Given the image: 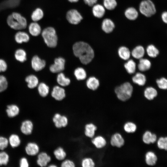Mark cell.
Returning a JSON list of instances; mask_svg holds the SVG:
<instances>
[{"mask_svg":"<svg viewBox=\"0 0 167 167\" xmlns=\"http://www.w3.org/2000/svg\"><path fill=\"white\" fill-rule=\"evenodd\" d=\"M115 28L113 22L110 19L106 18L102 21L101 28L105 32L109 33L113 31Z\"/></svg>","mask_w":167,"mask_h":167,"instance_id":"12","label":"cell"},{"mask_svg":"<svg viewBox=\"0 0 167 167\" xmlns=\"http://www.w3.org/2000/svg\"><path fill=\"white\" fill-rule=\"evenodd\" d=\"M65 62V60L62 57L56 58L54 61V63L50 67V71L53 73L62 71L64 69Z\"/></svg>","mask_w":167,"mask_h":167,"instance_id":"7","label":"cell"},{"mask_svg":"<svg viewBox=\"0 0 167 167\" xmlns=\"http://www.w3.org/2000/svg\"><path fill=\"white\" fill-rule=\"evenodd\" d=\"M161 19L166 24L167 23V13L166 11L164 12L161 15Z\"/></svg>","mask_w":167,"mask_h":167,"instance_id":"53","label":"cell"},{"mask_svg":"<svg viewBox=\"0 0 167 167\" xmlns=\"http://www.w3.org/2000/svg\"><path fill=\"white\" fill-rule=\"evenodd\" d=\"M68 1L71 2H78L79 0H68Z\"/></svg>","mask_w":167,"mask_h":167,"instance_id":"54","label":"cell"},{"mask_svg":"<svg viewBox=\"0 0 167 167\" xmlns=\"http://www.w3.org/2000/svg\"><path fill=\"white\" fill-rule=\"evenodd\" d=\"M145 97L149 100H153L157 95L156 90L152 87L147 88L144 90V92Z\"/></svg>","mask_w":167,"mask_h":167,"instance_id":"25","label":"cell"},{"mask_svg":"<svg viewBox=\"0 0 167 167\" xmlns=\"http://www.w3.org/2000/svg\"><path fill=\"white\" fill-rule=\"evenodd\" d=\"M54 154L56 159L59 160H63L66 156V152L61 147L56 149L54 152Z\"/></svg>","mask_w":167,"mask_h":167,"instance_id":"41","label":"cell"},{"mask_svg":"<svg viewBox=\"0 0 167 167\" xmlns=\"http://www.w3.org/2000/svg\"><path fill=\"white\" fill-rule=\"evenodd\" d=\"M44 16L43 11L40 8L36 9L32 13L31 17L34 22H36L41 20Z\"/></svg>","mask_w":167,"mask_h":167,"instance_id":"36","label":"cell"},{"mask_svg":"<svg viewBox=\"0 0 167 167\" xmlns=\"http://www.w3.org/2000/svg\"><path fill=\"white\" fill-rule=\"evenodd\" d=\"M9 156L5 152H0V165H6L9 162Z\"/></svg>","mask_w":167,"mask_h":167,"instance_id":"44","label":"cell"},{"mask_svg":"<svg viewBox=\"0 0 167 167\" xmlns=\"http://www.w3.org/2000/svg\"><path fill=\"white\" fill-rule=\"evenodd\" d=\"M157 145L158 147L160 149L167 150V138L165 137H161L157 140Z\"/></svg>","mask_w":167,"mask_h":167,"instance_id":"43","label":"cell"},{"mask_svg":"<svg viewBox=\"0 0 167 167\" xmlns=\"http://www.w3.org/2000/svg\"><path fill=\"white\" fill-rule=\"evenodd\" d=\"M49 167H56V166L55 165H50L49 166Z\"/></svg>","mask_w":167,"mask_h":167,"instance_id":"55","label":"cell"},{"mask_svg":"<svg viewBox=\"0 0 167 167\" xmlns=\"http://www.w3.org/2000/svg\"><path fill=\"white\" fill-rule=\"evenodd\" d=\"M85 3L89 6L94 5L97 2V0H84Z\"/></svg>","mask_w":167,"mask_h":167,"instance_id":"52","label":"cell"},{"mask_svg":"<svg viewBox=\"0 0 167 167\" xmlns=\"http://www.w3.org/2000/svg\"><path fill=\"white\" fill-rule=\"evenodd\" d=\"M133 82L139 86H143L146 79L145 75L140 73H137L132 78Z\"/></svg>","mask_w":167,"mask_h":167,"instance_id":"24","label":"cell"},{"mask_svg":"<svg viewBox=\"0 0 167 167\" xmlns=\"http://www.w3.org/2000/svg\"><path fill=\"white\" fill-rule=\"evenodd\" d=\"M146 51L150 57L153 58L157 57L159 52L158 49L153 45H150L148 46Z\"/></svg>","mask_w":167,"mask_h":167,"instance_id":"37","label":"cell"},{"mask_svg":"<svg viewBox=\"0 0 167 167\" xmlns=\"http://www.w3.org/2000/svg\"><path fill=\"white\" fill-rule=\"evenodd\" d=\"M139 10L142 14L147 17L152 16L156 12L155 5L151 0L142 1L140 4Z\"/></svg>","mask_w":167,"mask_h":167,"instance_id":"5","label":"cell"},{"mask_svg":"<svg viewBox=\"0 0 167 167\" xmlns=\"http://www.w3.org/2000/svg\"><path fill=\"white\" fill-rule=\"evenodd\" d=\"M86 85L89 88L92 90L96 89L99 85V82L96 78L91 77L89 78L86 82Z\"/></svg>","mask_w":167,"mask_h":167,"instance_id":"30","label":"cell"},{"mask_svg":"<svg viewBox=\"0 0 167 167\" xmlns=\"http://www.w3.org/2000/svg\"><path fill=\"white\" fill-rule=\"evenodd\" d=\"M92 142L97 148H101L105 147L106 144L105 139L102 136H98L94 138Z\"/></svg>","mask_w":167,"mask_h":167,"instance_id":"29","label":"cell"},{"mask_svg":"<svg viewBox=\"0 0 167 167\" xmlns=\"http://www.w3.org/2000/svg\"><path fill=\"white\" fill-rule=\"evenodd\" d=\"M7 24L11 28L16 30H21L25 28L27 24L25 17L20 13L16 12L9 15L7 19Z\"/></svg>","mask_w":167,"mask_h":167,"instance_id":"2","label":"cell"},{"mask_svg":"<svg viewBox=\"0 0 167 167\" xmlns=\"http://www.w3.org/2000/svg\"><path fill=\"white\" fill-rule=\"evenodd\" d=\"M32 68L36 71H39L43 69L45 66V60L41 59L38 56L35 55L32 58L31 61Z\"/></svg>","mask_w":167,"mask_h":167,"instance_id":"8","label":"cell"},{"mask_svg":"<svg viewBox=\"0 0 167 167\" xmlns=\"http://www.w3.org/2000/svg\"><path fill=\"white\" fill-rule=\"evenodd\" d=\"M15 41L18 43L27 42L29 40V35L26 32L23 31H19L17 32L15 36Z\"/></svg>","mask_w":167,"mask_h":167,"instance_id":"19","label":"cell"},{"mask_svg":"<svg viewBox=\"0 0 167 167\" xmlns=\"http://www.w3.org/2000/svg\"><path fill=\"white\" fill-rule=\"evenodd\" d=\"M42 36L47 45L49 47H55L57 44L58 37L55 29L53 27H47L42 31Z\"/></svg>","mask_w":167,"mask_h":167,"instance_id":"4","label":"cell"},{"mask_svg":"<svg viewBox=\"0 0 167 167\" xmlns=\"http://www.w3.org/2000/svg\"><path fill=\"white\" fill-rule=\"evenodd\" d=\"M7 68L6 62L2 59H0V72L5 71Z\"/></svg>","mask_w":167,"mask_h":167,"instance_id":"50","label":"cell"},{"mask_svg":"<svg viewBox=\"0 0 167 167\" xmlns=\"http://www.w3.org/2000/svg\"><path fill=\"white\" fill-rule=\"evenodd\" d=\"M15 59L20 62H23L26 60V52L22 49L17 50L15 53Z\"/></svg>","mask_w":167,"mask_h":167,"instance_id":"34","label":"cell"},{"mask_svg":"<svg viewBox=\"0 0 167 167\" xmlns=\"http://www.w3.org/2000/svg\"><path fill=\"white\" fill-rule=\"evenodd\" d=\"M156 83L159 88L162 89H166L167 88V80L164 77L157 79Z\"/></svg>","mask_w":167,"mask_h":167,"instance_id":"45","label":"cell"},{"mask_svg":"<svg viewBox=\"0 0 167 167\" xmlns=\"http://www.w3.org/2000/svg\"><path fill=\"white\" fill-rule=\"evenodd\" d=\"M157 136L149 131H145L142 137L143 142L145 144H149L155 143L157 140Z\"/></svg>","mask_w":167,"mask_h":167,"instance_id":"13","label":"cell"},{"mask_svg":"<svg viewBox=\"0 0 167 167\" xmlns=\"http://www.w3.org/2000/svg\"><path fill=\"white\" fill-rule=\"evenodd\" d=\"M81 164L83 167H93L95 165L93 160L89 158H86L83 159Z\"/></svg>","mask_w":167,"mask_h":167,"instance_id":"47","label":"cell"},{"mask_svg":"<svg viewBox=\"0 0 167 167\" xmlns=\"http://www.w3.org/2000/svg\"><path fill=\"white\" fill-rule=\"evenodd\" d=\"M33 129V124L30 120H26L23 122L22 123L20 129L22 132L25 135L30 134Z\"/></svg>","mask_w":167,"mask_h":167,"instance_id":"14","label":"cell"},{"mask_svg":"<svg viewBox=\"0 0 167 167\" xmlns=\"http://www.w3.org/2000/svg\"><path fill=\"white\" fill-rule=\"evenodd\" d=\"M151 65V62L149 60L141 58L140 59L138 68L140 71H144L148 70L150 68Z\"/></svg>","mask_w":167,"mask_h":167,"instance_id":"26","label":"cell"},{"mask_svg":"<svg viewBox=\"0 0 167 167\" xmlns=\"http://www.w3.org/2000/svg\"><path fill=\"white\" fill-rule=\"evenodd\" d=\"M123 128L126 132L128 133H133L136 131L137 126L135 123L131 122H128L125 124Z\"/></svg>","mask_w":167,"mask_h":167,"instance_id":"40","label":"cell"},{"mask_svg":"<svg viewBox=\"0 0 167 167\" xmlns=\"http://www.w3.org/2000/svg\"><path fill=\"white\" fill-rule=\"evenodd\" d=\"M157 157L153 152L149 151L145 155V161L146 164L149 166L155 165L157 161Z\"/></svg>","mask_w":167,"mask_h":167,"instance_id":"17","label":"cell"},{"mask_svg":"<svg viewBox=\"0 0 167 167\" xmlns=\"http://www.w3.org/2000/svg\"><path fill=\"white\" fill-rule=\"evenodd\" d=\"M133 91L131 84L129 82H126L116 87L115 92L118 98L120 100L125 101L131 97Z\"/></svg>","mask_w":167,"mask_h":167,"instance_id":"3","label":"cell"},{"mask_svg":"<svg viewBox=\"0 0 167 167\" xmlns=\"http://www.w3.org/2000/svg\"><path fill=\"white\" fill-rule=\"evenodd\" d=\"M74 74L78 80H84L86 78L87 76L85 70L81 67L76 68L74 71Z\"/></svg>","mask_w":167,"mask_h":167,"instance_id":"39","label":"cell"},{"mask_svg":"<svg viewBox=\"0 0 167 167\" xmlns=\"http://www.w3.org/2000/svg\"><path fill=\"white\" fill-rule=\"evenodd\" d=\"M25 150L28 155L33 156L38 153L39 148L38 146L36 143L31 142L27 144Z\"/></svg>","mask_w":167,"mask_h":167,"instance_id":"15","label":"cell"},{"mask_svg":"<svg viewBox=\"0 0 167 167\" xmlns=\"http://www.w3.org/2000/svg\"><path fill=\"white\" fill-rule=\"evenodd\" d=\"M118 53L119 57L124 60H128L130 57V51L128 48L125 46L120 47L118 49Z\"/></svg>","mask_w":167,"mask_h":167,"instance_id":"28","label":"cell"},{"mask_svg":"<svg viewBox=\"0 0 167 167\" xmlns=\"http://www.w3.org/2000/svg\"><path fill=\"white\" fill-rule=\"evenodd\" d=\"M74 55L78 58L83 64H87L90 62L93 58L94 53L91 46L83 41L75 43L73 47Z\"/></svg>","mask_w":167,"mask_h":167,"instance_id":"1","label":"cell"},{"mask_svg":"<svg viewBox=\"0 0 167 167\" xmlns=\"http://www.w3.org/2000/svg\"><path fill=\"white\" fill-rule=\"evenodd\" d=\"M9 143L8 140L5 137L0 136V150H3L8 146Z\"/></svg>","mask_w":167,"mask_h":167,"instance_id":"48","label":"cell"},{"mask_svg":"<svg viewBox=\"0 0 167 167\" xmlns=\"http://www.w3.org/2000/svg\"><path fill=\"white\" fill-rule=\"evenodd\" d=\"M97 127L92 123L87 124L85 126V135L89 137L92 138L95 135Z\"/></svg>","mask_w":167,"mask_h":167,"instance_id":"31","label":"cell"},{"mask_svg":"<svg viewBox=\"0 0 167 167\" xmlns=\"http://www.w3.org/2000/svg\"><path fill=\"white\" fill-rule=\"evenodd\" d=\"M103 5L106 9L111 10L114 9L117 6L116 0H104Z\"/></svg>","mask_w":167,"mask_h":167,"instance_id":"42","label":"cell"},{"mask_svg":"<svg viewBox=\"0 0 167 167\" xmlns=\"http://www.w3.org/2000/svg\"><path fill=\"white\" fill-rule=\"evenodd\" d=\"M28 30L32 35L37 36L40 34L41 28L39 24L36 22H34L30 23L29 25Z\"/></svg>","mask_w":167,"mask_h":167,"instance_id":"20","label":"cell"},{"mask_svg":"<svg viewBox=\"0 0 167 167\" xmlns=\"http://www.w3.org/2000/svg\"><path fill=\"white\" fill-rule=\"evenodd\" d=\"M38 90L40 95L44 97L48 94L49 88V87L45 83H41L38 86Z\"/></svg>","mask_w":167,"mask_h":167,"instance_id":"38","label":"cell"},{"mask_svg":"<svg viewBox=\"0 0 167 167\" xmlns=\"http://www.w3.org/2000/svg\"><path fill=\"white\" fill-rule=\"evenodd\" d=\"M125 15L126 17L128 19L134 20L137 18L138 13L135 8L133 7H130L126 10Z\"/></svg>","mask_w":167,"mask_h":167,"instance_id":"21","label":"cell"},{"mask_svg":"<svg viewBox=\"0 0 167 167\" xmlns=\"http://www.w3.org/2000/svg\"><path fill=\"white\" fill-rule=\"evenodd\" d=\"M66 17L68 21L73 24H78L83 19L80 13L75 9L69 11L66 13Z\"/></svg>","mask_w":167,"mask_h":167,"instance_id":"6","label":"cell"},{"mask_svg":"<svg viewBox=\"0 0 167 167\" xmlns=\"http://www.w3.org/2000/svg\"><path fill=\"white\" fill-rule=\"evenodd\" d=\"M51 160V158L46 153L42 152L40 153L37 160V164L41 167L46 166Z\"/></svg>","mask_w":167,"mask_h":167,"instance_id":"16","label":"cell"},{"mask_svg":"<svg viewBox=\"0 0 167 167\" xmlns=\"http://www.w3.org/2000/svg\"><path fill=\"white\" fill-rule=\"evenodd\" d=\"M28 87L30 88H33L36 87L38 84V79L35 75H30L25 78Z\"/></svg>","mask_w":167,"mask_h":167,"instance_id":"27","label":"cell"},{"mask_svg":"<svg viewBox=\"0 0 167 167\" xmlns=\"http://www.w3.org/2000/svg\"><path fill=\"white\" fill-rule=\"evenodd\" d=\"M62 167H74L75 166V164L72 161L67 160L64 161L61 164Z\"/></svg>","mask_w":167,"mask_h":167,"instance_id":"49","label":"cell"},{"mask_svg":"<svg viewBox=\"0 0 167 167\" xmlns=\"http://www.w3.org/2000/svg\"><path fill=\"white\" fill-rule=\"evenodd\" d=\"M145 50L144 48L141 45H138L133 49L131 54L135 58L140 59L143 56Z\"/></svg>","mask_w":167,"mask_h":167,"instance_id":"22","label":"cell"},{"mask_svg":"<svg viewBox=\"0 0 167 167\" xmlns=\"http://www.w3.org/2000/svg\"><path fill=\"white\" fill-rule=\"evenodd\" d=\"M93 15L96 17L100 18L102 17L105 13L104 6L101 5L97 4L93 5L92 9Z\"/></svg>","mask_w":167,"mask_h":167,"instance_id":"18","label":"cell"},{"mask_svg":"<svg viewBox=\"0 0 167 167\" xmlns=\"http://www.w3.org/2000/svg\"><path fill=\"white\" fill-rule=\"evenodd\" d=\"M124 66L127 72L130 74L134 73L135 71L136 63L132 59L128 60L124 64Z\"/></svg>","mask_w":167,"mask_h":167,"instance_id":"32","label":"cell"},{"mask_svg":"<svg viewBox=\"0 0 167 167\" xmlns=\"http://www.w3.org/2000/svg\"><path fill=\"white\" fill-rule=\"evenodd\" d=\"M53 121L56 127L58 128L65 127L68 122L66 117L62 116L59 113H56L54 115Z\"/></svg>","mask_w":167,"mask_h":167,"instance_id":"9","label":"cell"},{"mask_svg":"<svg viewBox=\"0 0 167 167\" xmlns=\"http://www.w3.org/2000/svg\"><path fill=\"white\" fill-rule=\"evenodd\" d=\"M19 165L20 167H28L29 164L27 159L25 157H23L20 160Z\"/></svg>","mask_w":167,"mask_h":167,"instance_id":"51","label":"cell"},{"mask_svg":"<svg viewBox=\"0 0 167 167\" xmlns=\"http://www.w3.org/2000/svg\"><path fill=\"white\" fill-rule=\"evenodd\" d=\"M58 83L61 86H68L70 83V80L66 77L64 75L61 73L58 74L57 77Z\"/></svg>","mask_w":167,"mask_h":167,"instance_id":"33","label":"cell"},{"mask_svg":"<svg viewBox=\"0 0 167 167\" xmlns=\"http://www.w3.org/2000/svg\"><path fill=\"white\" fill-rule=\"evenodd\" d=\"M124 143V139L122 135L119 133L114 134L111 137L110 144L113 146L119 148L123 145Z\"/></svg>","mask_w":167,"mask_h":167,"instance_id":"10","label":"cell"},{"mask_svg":"<svg viewBox=\"0 0 167 167\" xmlns=\"http://www.w3.org/2000/svg\"><path fill=\"white\" fill-rule=\"evenodd\" d=\"M8 141L11 146L13 148L18 147L21 142L19 136L14 134L10 135Z\"/></svg>","mask_w":167,"mask_h":167,"instance_id":"35","label":"cell"},{"mask_svg":"<svg viewBox=\"0 0 167 167\" xmlns=\"http://www.w3.org/2000/svg\"><path fill=\"white\" fill-rule=\"evenodd\" d=\"M51 95L57 100H62L65 96V91L61 87L58 86H55L53 88Z\"/></svg>","mask_w":167,"mask_h":167,"instance_id":"11","label":"cell"},{"mask_svg":"<svg viewBox=\"0 0 167 167\" xmlns=\"http://www.w3.org/2000/svg\"><path fill=\"white\" fill-rule=\"evenodd\" d=\"M6 111L9 117L13 118L19 114V109L17 105H11L7 106Z\"/></svg>","mask_w":167,"mask_h":167,"instance_id":"23","label":"cell"},{"mask_svg":"<svg viewBox=\"0 0 167 167\" xmlns=\"http://www.w3.org/2000/svg\"><path fill=\"white\" fill-rule=\"evenodd\" d=\"M8 86V82L6 77L0 75V92L5 90Z\"/></svg>","mask_w":167,"mask_h":167,"instance_id":"46","label":"cell"}]
</instances>
